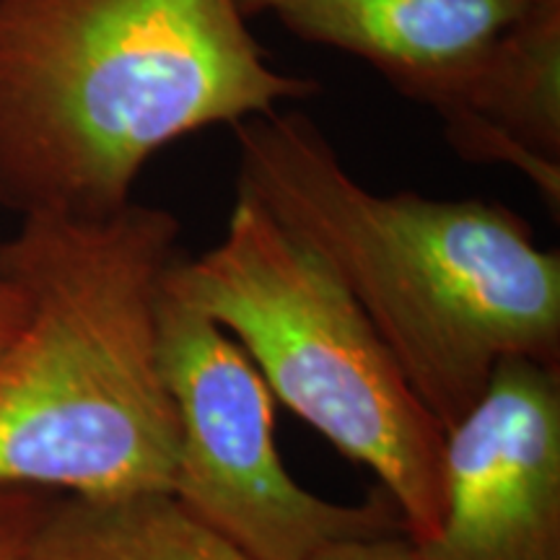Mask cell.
<instances>
[{
	"instance_id": "1",
	"label": "cell",
	"mask_w": 560,
	"mask_h": 560,
	"mask_svg": "<svg viewBox=\"0 0 560 560\" xmlns=\"http://www.w3.org/2000/svg\"><path fill=\"white\" fill-rule=\"evenodd\" d=\"M236 195L355 301L420 402L452 429L495 366H560V252L503 202L363 187L306 112L234 125Z\"/></svg>"
},
{
	"instance_id": "2",
	"label": "cell",
	"mask_w": 560,
	"mask_h": 560,
	"mask_svg": "<svg viewBox=\"0 0 560 560\" xmlns=\"http://www.w3.org/2000/svg\"><path fill=\"white\" fill-rule=\"evenodd\" d=\"M317 91L240 0H0V206L107 219L166 145Z\"/></svg>"
},
{
	"instance_id": "3",
	"label": "cell",
	"mask_w": 560,
	"mask_h": 560,
	"mask_svg": "<svg viewBox=\"0 0 560 560\" xmlns=\"http://www.w3.org/2000/svg\"><path fill=\"white\" fill-rule=\"evenodd\" d=\"M172 210L24 215L0 278L26 304L0 353V486L55 495L170 490L177 418L159 306L182 257Z\"/></svg>"
},
{
	"instance_id": "4",
	"label": "cell",
	"mask_w": 560,
	"mask_h": 560,
	"mask_svg": "<svg viewBox=\"0 0 560 560\" xmlns=\"http://www.w3.org/2000/svg\"><path fill=\"white\" fill-rule=\"evenodd\" d=\"M166 291L240 342L270 395L366 467L423 545L444 514V425L405 380L338 278L236 195L221 242L182 255Z\"/></svg>"
},
{
	"instance_id": "5",
	"label": "cell",
	"mask_w": 560,
	"mask_h": 560,
	"mask_svg": "<svg viewBox=\"0 0 560 560\" xmlns=\"http://www.w3.org/2000/svg\"><path fill=\"white\" fill-rule=\"evenodd\" d=\"M161 369L177 444L170 493L252 560H312L348 540L402 535L384 490L363 503L299 486L276 444V397L240 342L172 296L159 306Z\"/></svg>"
},
{
	"instance_id": "6",
	"label": "cell",
	"mask_w": 560,
	"mask_h": 560,
	"mask_svg": "<svg viewBox=\"0 0 560 560\" xmlns=\"http://www.w3.org/2000/svg\"><path fill=\"white\" fill-rule=\"evenodd\" d=\"M425 560H560V366L506 359L444 436Z\"/></svg>"
},
{
	"instance_id": "7",
	"label": "cell",
	"mask_w": 560,
	"mask_h": 560,
	"mask_svg": "<svg viewBox=\"0 0 560 560\" xmlns=\"http://www.w3.org/2000/svg\"><path fill=\"white\" fill-rule=\"evenodd\" d=\"M537 0H240L293 37L369 62L436 115L450 109L495 39Z\"/></svg>"
},
{
	"instance_id": "8",
	"label": "cell",
	"mask_w": 560,
	"mask_h": 560,
	"mask_svg": "<svg viewBox=\"0 0 560 560\" xmlns=\"http://www.w3.org/2000/svg\"><path fill=\"white\" fill-rule=\"evenodd\" d=\"M439 117L462 159L514 166L558 210L560 0H537L516 19Z\"/></svg>"
},
{
	"instance_id": "9",
	"label": "cell",
	"mask_w": 560,
	"mask_h": 560,
	"mask_svg": "<svg viewBox=\"0 0 560 560\" xmlns=\"http://www.w3.org/2000/svg\"><path fill=\"white\" fill-rule=\"evenodd\" d=\"M32 560H252L170 490L52 495Z\"/></svg>"
},
{
	"instance_id": "10",
	"label": "cell",
	"mask_w": 560,
	"mask_h": 560,
	"mask_svg": "<svg viewBox=\"0 0 560 560\" xmlns=\"http://www.w3.org/2000/svg\"><path fill=\"white\" fill-rule=\"evenodd\" d=\"M55 493L0 486V560H32V540Z\"/></svg>"
},
{
	"instance_id": "11",
	"label": "cell",
	"mask_w": 560,
	"mask_h": 560,
	"mask_svg": "<svg viewBox=\"0 0 560 560\" xmlns=\"http://www.w3.org/2000/svg\"><path fill=\"white\" fill-rule=\"evenodd\" d=\"M312 560H425L416 542L405 535H382L369 540H348L322 550Z\"/></svg>"
},
{
	"instance_id": "12",
	"label": "cell",
	"mask_w": 560,
	"mask_h": 560,
	"mask_svg": "<svg viewBox=\"0 0 560 560\" xmlns=\"http://www.w3.org/2000/svg\"><path fill=\"white\" fill-rule=\"evenodd\" d=\"M24 314L26 304L21 291L11 283V280L0 278V353H3V348L13 340V335L19 332Z\"/></svg>"
}]
</instances>
